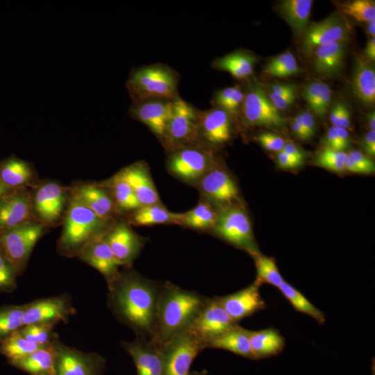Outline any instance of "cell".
<instances>
[{"instance_id": "6da1fadb", "label": "cell", "mask_w": 375, "mask_h": 375, "mask_svg": "<svg viewBox=\"0 0 375 375\" xmlns=\"http://www.w3.org/2000/svg\"><path fill=\"white\" fill-rule=\"evenodd\" d=\"M161 286L126 267L108 284V306L114 316L137 337L151 339Z\"/></svg>"}, {"instance_id": "7a4b0ae2", "label": "cell", "mask_w": 375, "mask_h": 375, "mask_svg": "<svg viewBox=\"0 0 375 375\" xmlns=\"http://www.w3.org/2000/svg\"><path fill=\"white\" fill-rule=\"evenodd\" d=\"M208 299L194 291L185 290L172 283L162 284L151 340L162 345L187 331Z\"/></svg>"}, {"instance_id": "3957f363", "label": "cell", "mask_w": 375, "mask_h": 375, "mask_svg": "<svg viewBox=\"0 0 375 375\" xmlns=\"http://www.w3.org/2000/svg\"><path fill=\"white\" fill-rule=\"evenodd\" d=\"M113 224V219L98 216L69 194L57 251L63 256L76 257L84 245L103 237Z\"/></svg>"}, {"instance_id": "277c9868", "label": "cell", "mask_w": 375, "mask_h": 375, "mask_svg": "<svg viewBox=\"0 0 375 375\" xmlns=\"http://www.w3.org/2000/svg\"><path fill=\"white\" fill-rule=\"evenodd\" d=\"M178 74L170 67L156 63L133 69L126 81L133 103L150 99L174 101L178 94Z\"/></svg>"}, {"instance_id": "5b68a950", "label": "cell", "mask_w": 375, "mask_h": 375, "mask_svg": "<svg viewBox=\"0 0 375 375\" xmlns=\"http://www.w3.org/2000/svg\"><path fill=\"white\" fill-rule=\"evenodd\" d=\"M47 227L34 220L0 231V250L19 276Z\"/></svg>"}, {"instance_id": "8992f818", "label": "cell", "mask_w": 375, "mask_h": 375, "mask_svg": "<svg viewBox=\"0 0 375 375\" xmlns=\"http://www.w3.org/2000/svg\"><path fill=\"white\" fill-rule=\"evenodd\" d=\"M240 115L243 122L250 126L285 128L284 117L274 106L262 87L253 78L249 81L244 91Z\"/></svg>"}, {"instance_id": "52a82bcc", "label": "cell", "mask_w": 375, "mask_h": 375, "mask_svg": "<svg viewBox=\"0 0 375 375\" xmlns=\"http://www.w3.org/2000/svg\"><path fill=\"white\" fill-rule=\"evenodd\" d=\"M215 233L254 256L260 253L255 242L247 214L237 206H226L218 212Z\"/></svg>"}, {"instance_id": "ba28073f", "label": "cell", "mask_w": 375, "mask_h": 375, "mask_svg": "<svg viewBox=\"0 0 375 375\" xmlns=\"http://www.w3.org/2000/svg\"><path fill=\"white\" fill-rule=\"evenodd\" d=\"M198 111L180 97L174 100L173 112L162 140L172 151L200 141Z\"/></svg>"}, {"instance_id": "9c48e42d", "label": "cell", "mask_w": 375, "mask_h": 375, "mask_svg": "<svg viewBox=\"0 0 375 375\" xmlns=\"http://www.w3.org/2000/svg\"><path fill=\"white\" fill-rule=\"evenodd\" d=\"M160 347L164 375H189L193 360L206 349L188 331L171 338Z\"/></svg>"}, {"instance_id": "30bf717a", "label": "cell", "mask_w": 375, "mask_h": 375, "mask_svg": "<svg viewBox=\"0 0 375 375\" xmlns=\"http://www.w3.org/2000/svg\"><path fill=\"white\" fill-rule=\"evenodd\" d=\"M31 195L36 221L47 227L57 224L64 217L69 192L60 184L54 181L42 183L35 187Z\"/></svg>"}, {"instance_id": "8fae6325", "label": "cell", "mask_w": 375, "mask_h": 375, "mask_svg": "<svg viewBox=\"0 0 375 375\" xmlns=\"http://www.w3.org/2000/svg\"><path fill=\"white\" fill-rule=\"evenodd\" d=\"M55 348V375H101L105 359L97 353H85L62 342L56 335L53 340Z\"/></svg>"}, {"instance_id": "7c38bea8", "label": "cell", "mask_w": 375, "mask_h": 375, "mask_svg": "<svg viewBox=\"0 0 375 375\" xmlns=\"http://www.w3.org/2000/svg\"><path fill=\"white\" fill-rule=\"evenodd\" d=\"M214 158L206 147L194 144L172 151L167 165L176 176L188 181H199L211 167Z\"/></svg>"}, {"instance_id": "4fadbf2b", "label": "cell", "mask_w": 375, "mask_h": 375, "mask_svg": "<svg viewBox=\"0 0 375 375\" xmlns=\"http://www.w3.org/2000/svg\"><path fill=\"white\" fill-rule=\"evenodd\" d=\"M236 323L226 312L217 297L208 299L198 317L188 330L205 347L206 344L229 329Z\"/></svg>"}, {"instance_id": "5bb4252c", "label": "cell", "mask_w": 375, "mask_h": 375, "mask_svg": "<svg viewBox=\"0 0 375 375\" xmlns=\"http://www.w3.org/2000/svg\"><path fill=\"white\" fill-rule=\"evenodd\" d=\"M69 295L42 298L25 303L24 325L35 323H66L75 314Z\"/></svg>"}, {"instance_id": "9a60e30c", "label": "cell", "mask_w": 375, "mask_h": 375, "mask_svg": "<svg viewBox=\"0 0 375 375\" xmlns=\"http://www.w3.org/2000/svg\"><path fill=\"white\" fill-rule=\"evenodd\" d=\"M348 22L338 13L308 26L303 33L301 50L305 55L321 45L333 42H345L350 37Z\"/></svg>"}, {"instance_id": "2e32d148", "label": "cell", "mask_w": 375, "mask_h": 375, "mask_svg": "<svg viewBox=\"0 0 375 375\" xmlns=\"http://www.w3.org/2000/svg\"><path fill=\"white\" fill-rule=\"evenodd\" d=\"M174 109V101L150 99L133 103L129 114L163 140Z\"/></svg>"}, {"instance_id": "e0dca14e", "label": "cell", "mask_w": 375, "mask_h": 375, "mask_svg": "<svg viewBox=\"0 0 375 375\" xmlns=\"http://www.w3.org/2000/svg\"><path fill=\"white\" fill-rule=\"evenodd\" d=\"M103 238L120 266L131 267L144 244L142 238L124 222L114 224Z\"/></svg>"}, {"instance_id": "ac0fdd59", "label": "cell", "mask_w": 375, "mask_h": 375, "mask_svg": "<svg viewBox=\"0 0 375 375\" xmlns=\"http://www.w3.org/2000/svg\"><path fill=\"white\" fill-rule=\"evenodd\" d=\"M122 346L132 358L137 375H164L160 347L151 339L137 337Z\"/></svg>"}, {"instance_id": "d6986e66", "label": "cell", "mask_w": 375, "mask_h": 375, "mask_svg": "<svg viewBox=\"0 0 375 375\" xmlns=\"http://www.w3.org/2000/svg\"><path fill=\"white\" fill-rule=\"evenodd\" d=\"M34 220L32 195L26 188L13 190L0 199V231Z\"/></svg>"}, {"instance_id": "ffe728a7", "label": "cell", "mask_w": 375, "mask_h": 375, "mask_svg": "<svg viewBox=\"0 0 375 375\" xmlns=\"http://www.w3.org/2000/svg\"><path fill=\"white\" fill-rule=\"evenodd\" d=\"M232 117L224 110L213 107L198 111V127L200 141L219 146L231 138Z\"/></svg>"}, {"instance_id": "44dd1931", "label": "cell", "mask_w": 375, "mask_h": 375, "mask_svg": "<svg viewBox=\"0 0 375 375\" xmlns=\"http://www.w3.org/2000/svg\"><path fill=\"white\" fill-rule=\"evenodd\" d=\"M260 286L255 281L238 292L217 298L226 312L238 323L241 319L265 308L266 304L260 294Z\"/></svg>"}, {"instance_id": "7402d4cb", "label": "cell", "mask_w": 375, "mask_h": 375, "mask_svg": "<svg viewBox=\"0 0 375 375\" xmlns=\"http://www.w3.org/2000/svg\"><path fill=\"white\" fill-rule=\"evenodd\" d=\"M199 188L205 197L225 206L239 201L235 182L225 171L214 167L199 180Z\"/></svg>"}, {"instance_id": "603a6c76", "label": "cell", "mask_w": 375, "mask_h": 375, "mask_svg": "<svg viewBox=\"0 0 375 375\" xmlns=\"http://www.w3.org/2000/svg\"><path fill=\"white\" fill-rule=\"evenodd\" d=\"M103 237L84 245L76 257L96 269L105 278L107 284H109L119 275L120 265Z\"/></svg>"}, {"instance_id": "cb8c5ba5", "label": "cell", "mask_w": 375, "mask_h": 375, "mask_svg": "<svg viewBox=\"0 0 375 375\" xmlns=\"http://www.w3.org/2000/svg\"><path fill=\"white\" fill-rule=\"evenodd\" d=\"M117 174L131 186L142 206L160 203L158 192L144 162L131 164L120 170Z\"/></svg>"}, {"instance_id": "d4e9b609", "label": "cell", "mask_w": 375, "mask_h": 375, "mask_svg": "<svg viewBox=\"0 0 375 375\" xmlns=\"http://www.w3.org/2000/svg\"><path fill=\"white\" fill-rule=\"evenodd\" d=\"M69 194L98 216L113 219V215L117 211L115 204L109 191L100 184H78L72 188Z\"/></svg>"}, {"instance_id": "484cf974", "label": "cell", "mask_w": 375, "mask_h": 375, "mask_svg": "<svg viewBox=\"0 0 375 375\" xmlns=\"http://www.w3.org/2000/svg\"><path fill=\"white\" fill-rule=\"evenodd\" d=\"M351 78V90L354 97L364 106L375 102V70L372 62L362 56H356Z\"/></svg>"}, {"instance_id": "4316f807", "label": "cell", "mask_w": 375, "mask_h": 375, "mask_svg": "<svg viewBox=\"0 0 375 375\" xmlns=\"http://www.w3.org/2000/svg\"><path fill=\"white\" fill-rule=\"evenodd\" d=\"M315 71L325 77H333L342 69L345 42H333L315 48L312 52Z\"/></svg>"}, {"instance_id": "83f0119b", "label": "cell", "mask_w": 375, "mask_h": 375, "mask_svg": "<svg viewBox=\"0 0 375 375\" xmlns=\"http://www.w3.org/2000/svg\"><path fill=\"white\" fill-rule=\"evenodd\" d=\"M35 172L31 164L11 156L0 161V179L11 190L25 189L33 185Z\"/></svg>"}, {"instance_id": "f1b7e54d", "label": "cell", "mask_w": 375, "mask_h": 375, "mask_svg": "<svg viewBox=\"0 0 375 375\" xmlns=\"http://www.w3.org/2000/svg\"><path fill=\"white\" fill-rule=\"evenodd\" d=\"M55 348L52 340L28 356L10 362L31 375H55Z\"/></svg>"}, {"instance_id": "f546056e", "label": "cell", "mask_w": 375, "mask_h": 375, "mask_svg": "<svg viewBox=\"0 0 375 375\" xmlns=\"http://www.w3.org/2000/svg\"><path fill=\"white\" fill-rule=\"evenodd\" d=\"M258 58L250 52L236 50L215 59L212 67L226 72L237 79L250 78Z\"/></svg>"}, {"instance_id": "4dcf8cb0", "label": "cell", "mask_w": 375, "mask_h": 375, "mask_svg": "<svg viewBox=\"0 0 375 375\" xmlns=\"http://www.w3.org/2000/svg\"><path fill=\"white\" fill-rule=\"evenodd\" d=\"M249 331L238 324L206 344V348L220 349L254 359Z\"/></svg>"}, {"instance_id": "1f68e13d", "label": "cell", "mask_w": 375, "mask_h": 375, "mask_svg": "<svg viewBox=\"0 0 375 375\" xmlns=\"http://www.w3.org/2000/svg\"><path fill=\"white\" fill-rule=\"evenodd\" d=\"M313 1L283 0L278 3V10L297 34L303 35L308 26Z\"/></svg>"}, {"instance_id": "d6a6232c", "label": "cell", "mask_w": 375, "mask_h": 375, "mask_svg": "<svg viewBox=\"0 0 375 375\" xmlns=\"http://www.w3.org/2000/svg\"><path fill=\"white\" fill-rule=\"evenodd\" d=\"M249 336L254 359L277 355L285 347L284 338L274 328L250 331Z\"/></svg>"}, {"instance_id": "836d02e7", "label": "cell", "mask_w": 375, "mask_h": 375, "mask_svg": "<svg viewBox=\"0 0 375 375\" xmlns=\"http://www.w3.org/2000/svg\"><path fill=\"white\" fill-rule=\"evenodd\" d=\"M183 213L169 211L160 204L142 206L132 212L128 222L135 226H151L159 224H181Z\"/></svg>"}, {"instance_id": "e575fe53", "label": "cell", "mask_w": 375, "mask_h": 375, "mask_svg": "<svg viewBox=\"0 0 375 375\" xmlns=\"http://www.w3.org/2000/svg\"><path fill=\"white\" fill-rule=\"evenodd\" d=\"M301 94L312 111L319 118H324L332 101V90L329 85L320 81L306 84Z\"/></svg>"}, {"instance_id": "d590c367", "label": "cell", "mask_w": 375, "mask_h": 375, "mask_svg": "<svg viewBox=\"0 0 375 375\" xmlns=\"http://www.w3.org/2000/svg\"><path fill=\"white\" fill-rule=\"evenodd\" d=\"M100 185L110 188L117 212H133L142 206L131 186L117 174Z\"/></svg>"}, {"instance_id": "8d00e7d4", "label": "cell", "mask_w": 375, "mask_h": 375, "mask_svg": "<svg viewBox=\"0 0 375 375\" xmlns=\"http://www.w3.org/2000/svg\"><path fill=\"white\" fill-rule=\"evenodd\" d=\"M218 217V212L206 202H200L192 210L183 213L181 225L197 230L213 228Z\"/></svg>"}, {"instance_id": "74e56055", "label": "cell", "mask_w": 375, "mask_h": 375, "mask_svg": "<svg viewBox=\"0 0 375 375\" xmlns=\"http://www.w3.org/2000/svg\"><path fill=\"white\" fill-rule=\"evenodd\" d=\"M244 91L238 85L227 87L217 91L212 99L214 107L226 111L232 119L240 115Z\"/></svg>"}, {"instance_id": "f35d334b", "label": "cell", "mask_w": 375, "mask_h": 375, "mask_svg": "<svg viewBox=\"0 0 375 375\" xmlns=\"http://www.w3.org/2000/svg\"><path fill=\"white\" fill-rule=\"evenodd\" d=\"M41 347L27 340L19 330L0 340V352L10 361L24 358Z\"/></svg>"}, {"instance_id": "ab89813d", "label": "cell", "mask_w": 375, "mask_h": 375, "mask_svg": "<svg viewBox=\"0 0 375 375\" xmlns=\"http://www.w3.org/2000/svg\"><path fill=\"white\" fill-rule=\"evenodd\" d=\"M264 74L270 77L286 78L301 72L296 57L286 51L273 57L265 66Z\"/></svg>"}, {"instance_id": "60d3db41", "label": "cell", "mask_w": 375, "mask_h": 375, "mask_svg": "<svg viewBox=\"0 0 375 375\" xmlns=\"http://www.w3.org/2000/svg\"><path fill=\"white\" fill-rule=\"evenodd\" d=\"M278 289L296 310L308 315L321 324L324 323V313L290 283L284 281Z\"/></svg>"}, {"instance_id": "b9f144b4", "label": "cell", "mask_w": 375, "mask_h": 375, "mask_svg": "<svg viewBox=\"0 0 375 375\" xmlns=\"http://www.w3.org/2000/svg\"><path fill=\"white\" fill-rule=\"evenodd\" d=\"M25 304L0 306V340L24 326Z\"/></svg>"}, {"instance_id": "7bdbcfd3", "label": "cell", "mask_w": 375, "mask_h": 375, "mask_svg": "<svg viewBox=\"0 0 375 375\" xmlns=\"http://www.w3.org/2000/svg\"><path fill=\"white\" fill-rule=\"evenodd\" d=\"M255 259L257 275L256 281L260 285L262 283H268L278 288L284 281L275 260L260 253L253 256Z\"/></svg>"}, {"instance_id": "ee69618b", "label": "cell", "mask_w": 375, "mask_h": 375, "mask_svg": "<svg viewBox=\"0 0 375 375\" xmlns=\"http://www.w3.org/2000/svg\"><path fill=\"white\" fill-rule=\"evenodd\" d=\"M341 11L359 22L375 19V3L371 0H353L338 3Z\"/></svg>"}, {"instance_id": "f6af8a7d", "label": "cell", "mask_w": 375, "mask_h": 375, "mask_svg": "<svg viewBox=\"0 0 375 375\" xmlns=\"http://www.w3.org/2000/svg\"><path fill=\"white\" fill-rule=\"evenodd\" d=\"M57 324L35 323L24 325L19 329V333L29 342L39 346H44L52 342L55 336L53 330Z\"/></svg>"}, {"instance_id": "bcb514c9", "label": "cell", "mask_w": 375, "mask_h": 375, "mask_svg": "<svg viewBox=\"0 0 375 375\" xmlns=\"http://www.w3.org/2000/svg\"><path fill=\"white\" fill-rule=\"evenodd\" d=\"M347 153L342 151L334 150L324 147L317 153L316 165L327 169L340 172L344 171V164Z\"/></svg>"}, {"instance_id": "7dc6e473", "label": "cell", "mask_w": 375, "mask_h": 375, "mask_svg": "<svg viewBox=\"0 0 375 375\" xmlns=\"http://www.w3.org/2000/svg\"><path fill=\"white\" fill-rule=\"evenodd\" d=\"M344 171L358 174H372L375 171L374 161L369 156L358 150L347 153Z\"/></svg>"}, {"instance_id": "c3c4849f", "label": "cell", "mask_w": 375, "mask_h": 375, "mask_svg": "<svg viewBox=\"0 0 375 375\" xmlns=\"http://www.w3.org/2000/svg\"><path fill=\"white\" fill-rule=\"evenodd\" d=\"M18 274L0 250V293L14 291L17 288Z\"/></svg>"}, {"instance_id": "681fc988", "label": "cell", "mask_w": 375, "mask_h": 375, "mask_svg": "<svg viewBox=\"0 0 375 375\" xmlns=\"http://www.w3.org/2000/svg\"><path fill=\"white\" fill-rule=\"evenodd\" d=\"M255 139L267 150L281 152L286 143L279 135L273 133H262Z\"/></svg>"}, {"instance_id": "f907efd6", "label": "cell", "mask_w": 375, "mask_h": 375, "mask_svg": "<svg viewBox=\"0 0 375 375\" xmlns=\"http://www.w3.org/2000/svg\"><path fill=\"white\" fill-rule=\"evenodd\" d=\"M292 119L304 128L310 138H311L315 134V119L313 115L309 111L303 110L296 115Z\"/></svg>"}, {"instance_id": "816d5d0a", "label": "cell", "mask_w": 375, "mask_h": 375, "mask_svg": "<svg viewBox=\"0 0 375 375\" xmlns=\"http://www.w3.org/2000/svg\"><path fill=\"white\" fill-rule=\"evenodd\" d=\"M267 96L274 106L280 111L287 109L294 103L297 99V92L283 95H276L269 92Z\"/></svg>"}, {"instance_id": "f5cc1de1", "label": "cell", "mask_w": 375, "mask_h": 375, "mask_svg": "<svg viewBox=\"0 0 375 375\" xmlns=\"http://www.w3.org/2000/svg\"><path fill=\"white\" fill-rule=\"evenodd\" d=\"M278 165L283 169H294L303 163V160L294 158L282 152H278L276 156Z\"/></svg>"}, {"instance_id": "db71d44e", "label": "cell", "mask_w": 375, "mask_h": 375, "mask_svg": "<svg viewBox=\"0 0 375 375\" xmlns=\"http://www.w3.org/2000/svg\"><path fill=\"white\" fill-rule=\"evenodd\" d=\"M324 143L326 147L337 151H342L336 128L334 126H331L328 129L324 139Z\"/></svg>"}, {"instance_id": "11a10c76", "label": "cell", "mask_w": 375, "mask_h": 375, "mask_svg": "<svg viewBox=\"0 0 375 375\" xmlns=\"http://www.w3.org/2000/svg\"><path fill=\"white\" fill-rule=\"evenodd\" d=\"M269 92L276 95H283L297 92V85L294 83H274L269 85Z\"/></svg>"}, {"instance_id": "9f6ffc18", "label": "cell", "mask_w": 375, "mask_h": 375, "mask_svg": "<svg viewBox=\"0 0 375 375\" xmlns=\"http://www.w3.org/2000/svg\"><path fill=\"white\" fill-rule=\"evenodd\" d=\"M362 147L366 154L369 157L375 156V131H368L364 136Z\"/></svg>"}, {"instance_id": "6f0895ef", "label": "cell", "mask_w": 375, "mask_h": 375, "mask_svg": "<svg viewBox=\"0 0 375 375\" xmlns=\"http://www.w3.org/2000/svg\"><path fill=\"white\" fill-rule=\"evenodd\" d=\"M281 152L304 161V153L297 145L292 142L285 143Z\"/></svg>"}, {"instance_id": "680465c9", "label": "cell", "mask_w": 375, "mask_h": 375, "mask_svg": "<svg viewBox=\"0 0 375 375\" xmlns=\"http://www.w3.org/2000/svg\"><path fill=\"white\" fill-rule=\"evenodd\" d=\"M351 126V112L347 104L344 102L338 122V126L336 128H342L344 129L350 128Z\"/></svg>"}, {"instance_id": "91938a15", "label": "cell", "mask_w": 375, "mask_h": 375, "mask_svg": "<svg viewBox=\"0 0 375 375\" xmlns=\"http://www.w3.org/2000/svg\"><path fill=\"white\" fill-rule=\"evenodd\" d=\"M336 131L342 147V150L344 151V149H346L350 144L349 133L347 129L342 128H336Z\"/></svg>"}, {"instance_id": "94428289", "label": "cell", "mask_w": 375, "mask_h": 375, "mask_svg": "<svg viewBox=\"0 0 375 375\" xmlns=\"http://www.w3.org/2000/svg\"><path fill=\"white\" fill-rule=\"evenodd\" d=\"M365 58L371 62L375 60V38H370L364 50Z\"/></svg>"}, {"instance_id": "6125c7cd", "label": "cell", "mask_w": 375, "mask_h": 375, "mask_svg": "<svg viewBox=\"0 0 375 375\" xmlns=\"http://www.w3.org/2000/svg\"><path fill=\"white\" fill-rule=\"evenodd\" d=\"M291 128L294 135L300 140H306L310 139L309 135L304 128L294 120H292Z\"/></svg>"}, {"instance_id": "be15d7a7", "label": "cell", "mask_w": 375, "mask_h": 375, "mask_svg": "<svg viewBox=\"0 0 375 375\" xmlns=\"http://www.w3.org/2000/svg\"><path fill=\"white\" fill-rule=\"evenodd\" d=\"M365 31L371 38L375 35V19L366 23Z\"/></svg>"}, {"instance_id": "e7e4bbea", "label": "cell", "mask_w": 375, "mask_h": 375, "mask_svg": "<svg viewBox=\"0 0 375 375\" xmlns=\"http://www.w3.org/2000/svg\"><path fill=\"white\" fill-rule=\"evenodd\" d=\"M367 122L370 131H375V112L374 110L367 115Z\"/></svg>"}, {"instance_id": "03108f58", "label": "cell", "mask_w": 375, "mask_h": 375, "mask_svg": "<svg viewBox=\"0 0 375 375\" xmlns=\"http://www.w3.org/2000/svg\"><path fill=\"white\" fill-rule=\"evenodd\" d=\"M12 191H13V190H11L5 185V184L0 179V199Z\"/></svg>"}, {"instance_id": "003e7915", "label": "cell", "mask_w": 375, "mask_h": 375, "mask_svg": "<svg viewBox=\"0 0 375 375\" xmlns=\"http://www.w3.org/2000/svg\"><path fill=\"white\" fill-rule=\"evenodd\" d=\"M189 375H207V371L203 369L202 371H194L192 372H190Z\"/></svg>"}]
</instances>
